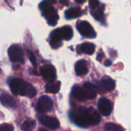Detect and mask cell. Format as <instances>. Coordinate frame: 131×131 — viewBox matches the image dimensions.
<instances>
[{
	"label": "cell",
	"instance_id": "2e32d148",
	"mask_svg": "<svg viewBox=\"0 0 131 131\" xmlns=\"http://www.w3.org/2000/svg\"><path fill=\"white\" fill-rule=\"evenodd\" d=\"M72 93L74 98L79 101H84L86 99L83 87L74 86L72 89Z\"/></svg>",
	"mask_w": 131,
	"mask_h": 131
},
{
	"label": "cell",
	"instance_id": "3957f363",
	"mask_svg": "<svg viewBox=\"0 0 131 131\" xmlns=\"http://www.w3.org/2000/svg\"><path fill=\"white\" fill-rule=\"evenodd\" d=\"M73 29L69 26H64L52 31L50 35V46L52 49L59 48L62 44V40H70L73 37Z\"/></svg>",
	"mask_w": 131,
	"mask_h": 131
},
{
	"label": "cell",
	"instance_id": "d6986e66",
	"mask_svg": "<svg viewBox=\"0 0 131 131\" xmlns=\"http://www.w3.org/2000/svg\"><path fill=\"white\" fill-rule=\"evenodd\" d=\"M104 8H100L98 10L95 12H92L91 11V14H92V15L93 16V17L96 19L98 21L101 22V23H103L105 24L106 22H105V15L104 14Z\"/></svg>",
	"mask_w": 131,
	"mask_h": 131
},
{
	"label": "cell",
	"instance_id": "5b68a950",
	"mask_svg": "<svg viewBox=\"0 0 131 131\" xmlns=\"http://www.w3.org/2000/svg\"><path fill=\"white\" fill-rule=\"evenodd\" d=\"M75 26L79 33L84 38H94L97 37V34L93 27L86 20L78 21Z\"/></svg>",
	"mask_w": 131,
	"mask_h": 131
},
{
	"label": "cell",
	"instance_id": "ffe728a7",
	"mask_svg": "<svg viewBox=\"0 0 131 131\" xmlns=\"http://www.w3.org/2000/svg\"><path fill=\"white\" fill-rule=\"evenodd\" d=\"M36 125V122L33 120H26L24 122L21 127L22 130H31L34 129Z\"/></svg>",
	"mask_w": 131,
	"mask_h": 131
},
{
	"label": "cell",
	"instance_id": "7a4b0ae2",
	"mask_svg": "<svg viewBox=\"0 0 131 131\" xmlns=\"http://www.w3.org/2000/svg\"><path fill=\"white\" fill-rule=\"evenodd\" d=\"M9 86L14 95L32 98L37 95V90L31 84L19 78H12L8 81Z\"/></svg>",
	"mask_w": 131,
	"mask_h": 131
},
{
	"label": "cell",
	"instance_id": "44dd1931",
	"mask_svg": "<svg viewBox=\"0 0 131 131\" xmlns=\"http://www.w3.org/2000/svg\"><path fill=\"white\" fill-rule=\"evenodd\" d=\"M105 130H124V128L122 127L120 125H116L113 123H107L104 126Z\"/></svg>",
	"mask_w": 131,
	"mask_h": 131
},
{
	"label": "cell",
	"instance_id": "30bf717a",
	"mask_svg": "<svg viewBox=\"0 0 131 131\" xmlns=\"http://www.w3.org/2000/svg\"><path fill=\"white\" fill-rule=\"evenodd\" d=\"M39 120L42 125L50 129L56 130L60 128V122L56 118L48 116H42L39 118Z\"/></svg>",
	"mask_w": 131,
	"mask_h": 131
},
{
	"label": "cell",
	"instance_id": "ba28073f",
	"mask_svg": "<svg viewBox=\"0 0 131 131\" xmlns=\"http://www.w3.org/2000/svg\"><path fill=\"white\" fill-rule=\"evenodd\" d=\"M40 73L43 79L47 81H54L56 79V69L51 64H47L40 67Z\"/></svg>",
	"mask_w": 131,
	"mask_h": 131
},
{
	"label": "cell",
	"instance_id": "7402d4cb",
	"mask_svg": "<svg viewBox=\"0 0 131 131\" xmlns=\"http://www.w3.org/2000/svg\"><path fill=\"white\" fill-rule=\"evenodd\" d=\"M28 56L29 58V60H30L31 63L33 64V66H36L37 65V61H36V58L34 54L30 51H28Z\"/></svg>",
	"mask_w": 131,
	"mask_h": 131
},
{
	"label": "cell",
	"instance_id": "603a6c76",
	"mask_svg": "<svg viewBox=\"0 0 131 131\" xmlns=\"http://www.w3.org/2000/svg\"><path fill=\"white\" fill-rule=\"evenodd\" d=\"M14 127L10 124H3L0 125V130H13Z\"/></svg>",
	"mask_w": 131,
	"mask_h": 131
},
{
	"label": "cell",
	"instance_id": "6da1fadb",
	"mask_svg": "<svg viewBox=\"0 0 131 131\" xmlns=\"http://www.w3.org/2000/svg\"><path fill=\"white\" fill-rule=\"evenodd\" d=\"M70 120L77 126L87 128L98 125L101 122V116L93 107H79L69 113Z\"/></svg>",
	"mask_w": 131,
	"mask_h": 131
},
{
	"label": "cell",
	"instance_id": "cb8c5ba5",
	"mask_svg": "<svg viewBox=\"0 0 131 131\" xmlns=\"http://www.w3.org/2000/svg\"><path fill=\"white\" fill-rule=\"evenodd\" d=\"M99 0H89V5L91 8H95L99 6Z\"/></svg>",
	"mask_w": 131,
	"mask_h": 131
},
{
	"label": "cell",
	"instance_id": "4316f807",
	"mask_svg": "<svg viewBox=\"0 0 131 131\" xmlns=\"http://www.w3.org/2000/svg\"><path fill=\"white\" fill-rule=\"evenodd\" d=\"M75 2L78 3H79V4H82L83 3L85 2L86 0H75Z\"/></svg>",
	"mask_w": 131,
	"mask_h": 131
},
{
	"label": "cell",
	"instance_id": "9c48e42d",
	"mask_svg": "<svg viewBox=\"0 0 131 131\" xmlns=\"http://www.w3.org/2000/svg\"><path fill=\"white\" fill-rule=\"evenodd\" d=\"M97 107L101 113L105 116H109L113 111V106L111 101L105 97L99 99L97 103Z\"/></svg>",
	"mask_w": 131,
	"mask_h": 131
},
{
	"label": "cell",
	"instance_id": "8fae6325",
	"mask_svg": "<svg viewBox=\"0 0 131 131\" xmlns=\"http://www.w3.org/2000/svg\"><path fill=\"white\" fill-rule=\"evenodd\" d=\"M0 102L2 105L7 108L15 109L17 107V104L15 100L8 94H2L0 95Z\"/></svg>",
	"mask_w": 131,
	"mask_h": 131
},
{
	"label": "cell",
	"instance_id": "7c38bea8",
	"mask_svg": "<svg viewBox=\"0 0 131 131\" xmlns=\"http://www.w3.org/2000/svg\"><path fill=\"white\" fill-rule=\"evenodd\" d=\"M83 90L87 99H93L97 96V88L90 82L85 83L83 86Z\"/></svg>",
	"mask_w": 131,
	"mask_h": 131
},
{
	"label": "cell",
	"instance_id": "5bb4252c",
	"mask_svg": "<svg viewBox=\"0 0 131 131\" xmlns=\"http://www.w3.org/2000/svg\"><path fill=\"white\" fill-rule=\"evenodd\" d=\"M75 72L78 76L86 75L88 72L87 62L84 60H81L77 61L75 65Z\"/></svg>",
	"mask_w": 131,
	"mask_h": 131
},
{
	"label": "cell",
	"instance_id": "e0dca14e",
	"mask_svg": "<svg viewBox=\"0 0 131 131\" xmlns=\"http://www.w3.org/2000/svg\"><path fill=\"white\" fill-rule=\"evenodd\" d=\"M61 86L60 81H52L49 82L46 86V90L47 93H56L60 91Z\"/></svg>",
	"mask_w": 131,
	"mask_h": 131
},
{
	"label": "cell",
	"instance_id": "4fadbf2b",
	"mask_svg": "<svg viewBox=\"0 0 131 131\" xmlns=\"http://www.w3.org/2000/svg\"><path fill=\"white\" fill-rule=\"evenodd\" d=\"M115 86L116 84L115 81L107 76L104 77L100 83V88L104 90V92L113 91L115 88Z\"/></svg>",
	"mask_w": 131,
	"mask_h": 131
},
{
	"label": "cell",
	"instance_id": "ac0fdd59",
	"mask_svg": "<svg viewBox=\"0 0 131 131\" xmlns=\"http://www.w3.org/2000/svg\"><path fill=\"white\" fill-rule=\"evenodd\" d=\"M80 50L83 53L88 55H92L95 50V46L90 42H84L81 46Z\"/></svg>",
	"mask_w": 131,
	"mask_h": 131
},
{
	"label": "cell",
	"instance_id": "52a82bcc",
	"mask_svg": "<svg viewBox=\"0 0 131 131\" xmlns=\"http://www.w3.org/2000/svg\"><path fill=\"white\" fill-rule=\"evenodd\" d=\"M53 102L50 97L47 95H43L40 97L37 104V111L40 114L48 113L52 110Z\"/></svg>",
	"mask_w": 131,
	"mask_h": 131
},
{
	"label": "cell",
	"instance_id": "277c9868",
	"mask_svg": "<svg viewBox=\"0 0 131 131\" xmlns=\"http://www.w3.org/2000/svg\"><path fill=\"white\" fill-rule=\"evenodd\" d=\"M56 3V0H43L39 5L42 15L46 18L49 25L51 26H56L59 20L57 10L52 6Z\"/></svg>",
	"mask_w": 131,
	"mask_h": 131
},
{
	"label": "cell",
	"instance_id": "9a60e30c",
	"mask_svg": "<svg viewBox=\"0 0 131 131\" xmlns=\"http://www.w3.org/2000/svg\"><path fill=\"white\" fill-rule=\"evenodd\" d=\"M82 11L79 8H71L65 12V17L67 19H74L82 15Z\"/></svg>",
	"mask_w": 131,
	"mask_h": 131
},
{
	"label": "cell",
	"instance_id": "d4e9b609",
	"mask_svg": "<svg viewBox=\"0 0 131 131\" xmlns=\"http://www.w3.org/2000/svg\"><path fill=\"white\" fill-rule=\"evenodd\" d=\"M111 64H112V62L110 60H106L104 61V65L106 67H110Z\"/></svg>",
	"mask_w": 131,
	"mask_h": 131
},
{
	"label": "cell",
	"instance_id": "8992f818",
	"mask_svg": "<svg viewBox=\"0 0 131 131\" xmlns=\"http://www.w3.org/2000/svg\"><path fill=\"white\" fill-rule=\"evenodd\" d=\"M8 54L12 62L22 63L24 61V52L19 45H12L8 49Z\"/></svg>",
	"mask_w": 131,
	"mask_h": 131
},
{
	"label": "cell",
	"instance_id": "484cf974",
	"mask_svg": "<svg viewBox=\"0 0 131 131\" xmlns=\"http://www.w3.org/2000/svg\"><path fill=\"white\" fill-rule=\"evenodd\" d=\"M60 3L63 5H68L69 4V0H60Z\"/></svg>",
	"mask_w": 131,
	"mask_h": 131
}]
</instances>
